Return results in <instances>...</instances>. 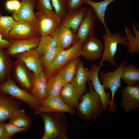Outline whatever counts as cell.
<instances>
[{
  "mask_svg": "<svg viewBox=\"0 0 139 139\" xmlns=\"http://www.w3.org/2000/svg\"><path fill=\"white\" fill-rule=\"evenodd\" d=\"M21 101L6 94L0 93V122H4L14 111L19 108Z\"/></svg>",
  "mask_w": 139,
  "mask_h": 139,
  "instance_id": "19",
  "label": "cell"
},
{
  "mask_svg": "<svg viewBox=\"0 0 139 139\" xmlns=\"http://www.w3.org/2000/svg\"><path fill=\"white\" fill-rule=\"evenodd\" d=\"M0 93L8 94L22 101L35 111L40 107L41 101L35 98L30 93L19 87L11 76L0 84Z\"/></svg>",
  "mask_w": 139,
  "mask_h": 139,
  "instance_id": "3",
  "label": "cell"
},
{
  "mask_svg": "<svg viewBox=\"0 0 139 139\" xmlns=\"http://www.w3.org/2000/svg\"><path fill=\"white\" fill-rule=\"evenodd\" d=\"M46 83L48 97L59 95L61 88L66 83L57 73L47 77Z\"/></svg>",
  "mask_w": 139,
  "mask_h": 139,
  "instance_id": "27",
  "label": "cell"
},
{
  "mask_svg": "<svg viewBox=\"0 0 139 139\" xmlns=\"http://www.w3.org/2000/svg\"><path fill=\"white\" fill-rule=\"evenodd\" d=\"M122 99L120 105L126 112L136 110L139 107L138 84L127 85L120 91Z\"/></svg>",
  "mask_w": 139,
  "mask_h": 139,
  "instance_id": "11",
  "label": "cell"
},
{
  "mask_svg": "<svg viewBox=\"0 0 139 139\" xmlns=\"http://www.w3.org/2000/svg\"><path fill=\"white\" fill-rule=\"evenodd\" d=\"M67 10L81 7L84 0H65Z\"/></svg>",
  "mask_w": 139,
  "mask_h": 139,
  "instance_id": "38",
  "label": "cell"
},
{
  "mask_svg": "<svg viewBox=\"0 0 139 139\" xmlns=\"http://www.w3.org/2000/svg\"><path fill=\"white\" fill-rule=\"evenodd\" d=\"M88 71L84 68L83 63L80 59L78 63L76 74L70 83L81 95L87 91L86 83L88 80Z\"/></svg>",
  "mask_w": 139,
  "mask_h": 139,
  "instance_id": "23",
  "label": "cell"
},
{
  "mask_svg": "<svg viewBox=\"0 0 139 139\" xmlns=\"http://www.w3.org/2000/svg\"><path fill=\"white\" fill-rule=\"evenodd\" d=\"M35 8L38 11L43 10L54 11L50 0H37Z\"/></svg>",
  "mask_w": 139,
  "mask_h": 139,
  "instance_id": "36",
  "label": "cell"
},
{
  "mask_svg": "<svg viewBox=\"0 0 139 139\" xmlns=\"http://www.w3.org/2000/svg\"><path fill=\"white\" fill-rule=\"evenodd\" d=\"M66 112L72 115L77 114L73 109L67 105L59 95L48 97L41 101L40 108L35 111V114L43 112H54L63 113Z\"/></svg>",
  "mask_w": 139,
  "mask_h": 139,
  "instance_id": "10",
  "label": "cell"
},
{
  "mask_svg": "<svg viewBox=\"0 0 139 139\" xmlns=\"http://www.w3.org/2000/svg\"><path fill=\"white\" fill-rule=\"evenodd\" d=\"M132 30L135 36L132 33V30L129 27L124 28L126 35L127 37L128 44L126 52L130 53L132 55L135 54L139 55V28L137 23L134 22L132 25Z\"/></svg>",
  "mask_w": 139,
  "mask_h": 139,
  "instance_id": "24",
  "label": "cell"
},
{
  "mask_svg": "<svg viewBox=\"0 0 139 139\" xmlns=\"http://www.w3.org/2000/svg\"><path fill=\"white\" fill-rule=\"evenodd\" d=\"M5 49L0 48V84L11 76L15 64V61L11 59Z\"/></svg>",
  "mask_w": 139,
  "mask_h": 139,
  "instance_id": "25",
  "label": "cell"
},
{
  "mask_svg": "<svg viewBox=\"0 0 139 139\" xmlns=\"http://www.w3.org/2000/svg\"><path fill=\"white\" fill-rule=\"evenodd\" d=\"M4 122H0V139H11L5 134L4 131Z\"/></svg>",
  "mask_w": 139,
  "mask_h": 139,
  "instance_id": "40",
  "label": "cell"
},
{
  "mask_svg": "<svg viewBox=\"0 0 139 139\" xmlns=\"http://www.w3.org/2000/svg\"><path fill=\"white\" fill-rule=\"evenodd\" d=\"M59 96L67 105L72 109H77L79 103V101L82 99V95L70 83H66L62 88Z\"/></svg>",
  "mask_w": 139,
  "mask_h": 139,
  "instance_id": "22",
  "label": "cell"
},
{
  "mask_svg": "<svg viewBox=\"0 0 139 139\" xmlns=\"http://www.w3.org/2000/svg\"><path fill=\"white\" fill-rule=\"evenodd\" d=\"M60 20L54 11L43 10L35 13L34 22L41 37L51 35L60 23Z\"/></svg>",
  "mask_w": 139,
  "mask_h": 139,
  "instance_id": "6",
  "label": "cell"
},
{
  "mask_svg": "<svg viewBox=\"0 0 139 139\" xmlns=\"http://www.w3.org/2000/svg\"><path fill=\"white\" fill-rule=\"evenodd\" d=\"M38 114L44 121V132L41 139H68V121L65 114L54 112H43Z\"/></svg>",
  "mask_w": 139,
  "mask_h": 139,
  "instance_id": "1",
  "label": "cell"
},
{
  "mask_svg": "<svg viewBox=\"0 0 139 139\" xmlns=\"http://www.w3.org/2000/svg\"><path fill=\"white\" fill-rule=\"evenodd\" d=\"M89 84V91L82 95V99L76 112L78 116L86 121L91 118L96 119L104 111L100 97L94 90L90 81Z\"/></svg>",
  "mask_w": 139,
  "mask_h": 139,
  "instance_id": "2",
  "label": "cell"
},
{
  "mask_svg": "<svg viewBox=\"0 0 139 139\" xmlns=\"http://www.w3.org/2000/svg\"><path fill=\"white\" fill-rule=\"evenodd\" d=\"M6 9L12 12L17 11L20 6V2L19 0H7L5 2Z\"/></svg>",
  "mask_w": 139,
  "mask_h": 139,
  "instance_id": "37",
  "label": "cell"
},
{
  "mask_svg": "<svg viewBox=\"0 0 139 139\" xmlns=\"http://www.w3.org/2000/svg\"><path fill=\"white\" fill-rule=\"evenodd\" d=\"M12 75L14 80L22 88L31 93L32 88V72L18 59H16L15 61Z\"/></svg>",
  "mask_w": 139,
  "mask_h": 139,
  "instance_id": "13",
  "label": "cell"
},
{
  "mask_svg": "<svg viewBox=\"0 0 139 139\" xmlns=\"http://www.w3.org/2000/svg\"><path fill=\"white\" fill-rule=\"evenodd\" d=\"M37 0H21L20 6L17 11L12 12V16L16 21L34 22L35 13L34 10Z\"/></svg>",
  "mask_w": 139,
  "mask_h": 139,
  "instance_id": "20",
  "label": "cell"
},
{
  "mask_svg": "<svg viewBox=\"0 0 139 139\" xmlns=\"http://www.w3.org/2000/svg\"><path fill=\"white\" fill-rule=\"evenodd\" d=\"M126 63V61L123 60L115 71H108L105 73L102 71L99 76L100 81L104 89L106 90L109 88L111 92V103L109 107L106 109L109 113H115L116 112V109L117 107L115 105L114 96L117 90L121 87V79L122 71Z\"/></svg>",
  "mask_w": 139,
  "mask_h": 139,
  "instance_id": "4",
  "label": "cell"
},
{
  "mask_svg": "<svg viewBox=\"0 0 139 139\" xmlns=\"http://www.w3.org/2000/svg\"><path fill=\"white\" fill-rule=\"evenodd\" d=\"M4 131L5 135L12 138V137L14 134L24 132H28V129L19 127L9 123L4 124Z\"/></svg>",
  "mask_w": 139,
  "mask_h": 139,
  "instance_id": "35",
  "label": "cell"
},
{
  "mask_svg": "<svg viewBox=\"0 0 139 139\" xmlns=\"http://www.w3.org/2000/svg\"><path fill=\"white\" fill-rule=\"evenodd\" d=\"M116 0H105L100 2H96L92 0H84L85 3L91 6L96 15L97 18L104 26L105 29V34L111 36V33L108 28L105 20L106 11L108 6Z\"/></svg>",
  "mask_w": 139,
  "mask_h": 139,
  "instance_id": "26",
  "label": "cell"
},
{
  "mask_svg": "<svg viewBox=\"0 0 139 139\" xmlns=\"http://www.w3.org/2000/svg\"><path fill=\"white\" fill-rule=\"evenodd\" d=\"M55 13L61 18L66 14L67 10L65 0H50Z\"/></svg>",
  "mask_w": 139,
  "mask_h": 139,
  "instance_id": "34",
  "label": "cell"
},
{
  "mask_svg": "<svg viewBox=\"0 0 139 139\" xmlns=\"http://www.w3.org/2000/svg\"><path fill=\"white\" fill-rule=\"evenodd\" d=\"M103 50V44L94 35L83 42L82 56L85 60L90 62L94 61L101 59Z\"/></svg>",
  "mask_w": 139,
  "mask_h": 139,
  "instance_id": "12",
  "label": "cell"
},
{
  "mask_svg": "<svg viewBox=\"0 0 139 139\" xmlns=\"http://www.w3.org/2000/svg\"><path fill=\"white\" fill-rule=\"evenodd\" d=\"M63 50L64 49L57 46L53 50L40 57L43 70L54 62L58 54Z\"/></svg>",
  "mask_w": 139,
  "mask_h": 139,
  "instance_id": "33",
  "label": "cell"
},
{
  "mask_svg": "<svg viewBox=\"0 0 139 139\" xmlns=\"http://www.w3.org/2000/svg\"><path fill=\"white\" fill-rule=\"evenodd\" d=\"M104 41V50L102 57L99 64H103L105 61H108L110 65L116 66L117 63L114 60L118 44L127 46L128 41L127 38L121 36L119 33L115 32L112 35L109 36L106 34L103 36Z\"/></svg>",
  "mask_w": 139,
  "mask_h": 139,
  "instance_id": "7",
  "label": "cell"
},
{
  "mask_svg": "<svg viewBox=\"0 0 139 139\" xmlns=\"http://www.w3.org/2000/svg\"><path fill=\"white\" fill-rule=\"evenodd\" d=\"M10 45L11 43L10 41L4 39L2 35L0 33V48L6 49Z\"/></svg>",
  "mask_w": 139,
  "mask_h": 139,
  "instance_id": "39",
  "label": "cell"
},
{
  "mask_svg": "<svg viewBox=\"0 0 139 139\" xmlns=\"http://www.w3.org/2000/svg\"><path fill=\"white\" fill-rule=\"evenodd\" d=\"M47 79L43 72L37 74L32 72V88L30 93L41 101L48 97L47 92Z\"/></svg>",
  "mask_w": 139,
  "mask_h": 139,
  "instance_id": "21",
  "label": "cell"
},
{
  "mask_svg": "<svg viewBox=\"0 0 139 139\" xmlns=\"http://www.w3.org/2000/svg\"><path fill=\"white\" fill-rule=\"evenodd\" d=\"M9 119V123L28 130L32 123L30 117L26 114L24 109L19 108L14 111Z\"/></svg>",
  "mask_w": 139,
  "mask_h": 139,
  "instance_id": "29",
  "label": "cell"
},
{
  "mask_svg": "<svg viewBox=\"0 0 139 139\" xmlns=\"http://www.w3.org/2000/svg\"><path fill=\"white\" fill-rule=\"evenodd\" d=\"M56 41L57 46L64 50L68 49L76 41V33L70 28L65 26L60 23L51 35Z\"/></svg>",
  "mask_w": 139,
  "mask_h": 139,
  "instance_id": "14",
  "label": "cell"
},
{
  "mask_svg": "<svg viewBox=\"0 0 139 139\" xmlns=\"http://www.w3.org/2000/svg\"><path fill=\"white\" fill-rule=\"evenodd\" d=\"M96 18L92 8H88L76 33L77 38L83 42L90 37L95 35L94 25Z\"/></svg>",
  "mask_w": 139,
  "mask_h": 139,
  "instance_id": "15",
  "label": "cell"
},
{
  "mask_svg": "<svg viewBox=\"0 0 139 139\" xmlns=\"http://www.w3.org/2000/svg\"><path fill=\"white\" fill-rule=\"evenodd\" d=\"M40 37L24 40L10 39V46L6 49L7 54L12 58L17 54L36 48L38 45Z\"/></svg>",
  "mask_w": 139,
  "mask_h": 139,
  "instance_id": "16",
  "label": "cell"
},
{
  "mask_svg": "<svg viewBox=\"0 0 139 139\" xmlns=\"http://www.w3.org/2000/svg\"><path fill=\"white\" fill-rule=\"evenodd\" d=\"M16 21L12 16H4L0 13V33L5 39L9 40V32Z\"/></svg>",
  "mask_w": 139,
  "mask_h": 139,
  "instance_id": "32",
  "label": "cell"
},
{
  "mask_svg": "<svg viewBox=\"0 0 139 139\" xmlns=\"http://www.w3.org/2000/svg\"><path fill=\"white\" fill-rule=\"evenodd\" d=\"M88 8L82 6L78 8L67 10L65 15L61 18L60 23L63 25L71 28L75 33H77Z\"/></svg>",
  "mask_w": 139,
  "mask_h": 139,
  "instance_id": "17",
  "label": "cell"
},
{
  "mask_svg": "<svg viewBox=\"0 0 139 139\" xmlns=\"http://www.w3.org/2000/svg\"><path fill=\"white\" fill-rule=\"evenodd\" d=\"M15 57L22 61L30 70L34 73L43 72L40 57L36 48L19 54Z\"/></svg>",
  "mask_w": 139,
  "mask_h": 139,
  "instance_id": "18",
  "label": "cell"
},
{
  "mask_svg": "<svg viewBox=\"0 0 139 139\" xmlns=\"http://www.w3.org/2000/svg\"><path fill=\"white\" fill-rule=\"evenodd\" d=\"M103 64L97 65L93 64L90 70L88 71L89 81H91L94 90L100 97L103 110L106 109L108 106L111 103L110 98L111 96L109 92H106L103 87L99 80V73Z\"/></svg>",
  "mask_w": 139,
  "mask_h": 139,
  "instance_id": "9",
  "label": "cell"
},
{
  "mask_svg": "<svg viewBox=\"0 0 139 139\" xmlns=\"http://www.w3.org/2000/svg\"><path fill=\"white\" fill-rule=\"evenodd\" d=\"M83 42L77 38L74 44L69 48L63 50L57 55L54 62L45 68L43 72L47 77L57 73L64 65L73 59L82 56Z\"/></svg>",
  "mask_w": 139,
  "mask_h": 139,
  "instance_id": "5",
  "label": "cell"
},
{
  "mask_svg": "<svg viewBox=\"0 0 139 139\" xmlns=\"http://www.w3.org/2000/svg\"><path fill=\"white\" fill-rule=\"evenodd\" d=\"M40 37L34 22L18 21L10 31V39L24 40Z\"/></svg>",
  "mask_w": 139,
  "mask_h": 139,
  "instance_id": "8",
  "label": "cell"
},
{
  "mask_svg": "<svg viewBox=\"0 0 139 139\" xmlns=\"http://www.w3.org/2000/svg\"><path fill=\"white\" fill-rule=\"evenodd\" d=\"M121 79L127 85L138 84L139 68L131 64L125 66L123 69Z\"/></svg>",
  "mask_w": 139,
  "mask_h": 139,
  "instance_id": "30",
  "label": "cell"
},
{
  "mask_svg": "<svg viewBox=\"0 0 139 139\" xmlns=\"http://www.w3.org/2000/svg\"><path fill=\"white\" fill-rule=\"evenodd\" d=\"M57 46V42L51 35L40 37L39 44L36 48L41 57Z\"/></svg>",
  "mask_w": 139,
  "mask_h": 139,
  "instance_id": "31",
  "label": "cell"
},
{
  "mask_svg": "<svg viewBox=\"0 0 139 139\" xmlns=\"http://www.w3.org/2000/svg\"><path fill=\"white\" fill-rule=\"evenodd\" d=\"M80 57L72 59L62 66L57 73L66 83H70L75 76Z\"/></svg>",
  "mask_w": 139,
  "mask_h": 139,
  "instance_id": "28",
  "label": "cell"
}]
</instances>
